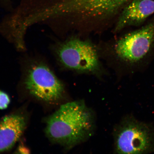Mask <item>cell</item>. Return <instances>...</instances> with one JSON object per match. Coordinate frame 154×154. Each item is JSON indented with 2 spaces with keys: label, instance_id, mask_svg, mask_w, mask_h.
<instances>
[{
  "label": "cell",
  "instance_id": "1",
  "mask_svg": "<svg viewBox=\"0 0 154 154\" xmlns=\"http://www.w3.org/2000/svg\"><path fill=\"white\" fill-rule=\"evenodd\" d=\"M92 112L82 101L61 105L48 119L46 133L52 141L67 149L88 140L94 129Z\"/></svg>",
  "mask_w": 154,
  "mask_h": 154
},
{
  "label": "cell",
  "instance_id": "2",
  "mask_svg": "<svg viewBox=\"0 0 154 154\" xmlns=\"http://www.w3.org/2000/svg\"><path fill=\"white\" fill-rule=\"evenodd\" d=\"M48 18L61 15L103 18L122 10L132 0H47Z\"/></svg>",
  "mask_w": 154,
  "mask_h": 154
},
{
  "label": "cell",
  "instance_id": "3",
  "mask_svg": "<svg viewBox=\"0 0 154 154\" xmlns=\"http://www.w3.org/2000/svg\"><path fill=\"white\" fill-rule=\"evenodd\" d=\"M116 151L120 154H143L154 151V132L151 126L130 117L123 121L115 136Z\"/></svg>",
  "mask_w": 154,
  "mask_h": 154
},
{
  "label": "cell",
  "instance_id": "4",
  "mask_svg": "<svg viewBox=\"0 0 154 154\" xmlns=\"http://www.w3.org/2000/svg\"><path fill=\"white\" fill-rule=\"evenodd\" d=\"M57 53L61 64L67 68L88 73H95L100 70L97 50L88 41L71 38L59 46Z\"/></svg>",
  "mask_w": 154,
  "mask_h": 154
},
{
  "label": "cell",
  "instance_id": "5",
  "mask_svg": "<svg viewBox=\"0 0 154 154\" xmlns=\"http://www.w3.org/2000/svg\"><path fill=\"white\" fill-rule=\"evenodd\" d=\"M28 71L25 86L30 94L40 100L53 103L62 97L64 87L45 65L36 63Z\"/></svg>",
  "mask_w": 154,
  "mask_h": 154
},
{
  "label": "cell",
  "instance_id": "6",
  "mask_svg": "<svg viewBox=\"0 0 154 154\" xmlns=\"http://www.w3.org/2000/svg\"><path fill=\"white\" fill-rule=\"evenodd\" d=\"M154 45V20L139 29L125 35L116 43L115 53L126 62H139Z\"/></svg>",
  "mask_w": 154,
  "mask_h": 154
},
{
  "label": "cell",
  "instance_id": "7",
  "mask_svg": "<svg viewBox=\"0 0 154 154\" xmlns=\"http://www.w3.org/2000/svg\"><path fill=\"white\" fill-rule=\"evenodd\" d=\"M153 14L154 0H132L122 9L115 32L127 26H139Z\"/></svg>",
  "mask_w": 154,
  "mask_h": 154
},
{
  "label": "cell",
  "instance_id": "8",
  "mask_svg": "<svg viewBox=\"0 0 154 154\" xmlns=\"http://www.w3.org/2000/svg\"><path fill=\"white\" fill-rule=\"evenodd\" d=\"M23 116L17 114L6 116L0 121V153L12 148L20 139L26 127Z\"/></svg>",
  "mask_w": 154,
  "mask_h": 154
},
{
  "label": "cell",
  "instance_id": "9",
  "mask_svg": "<svg viewBox=\"0 0 154 154\" xmlns=\"http://www.w3.org/2000/svg\"><path fill=\"white\" fill-rule=\"evenodd\" d=\"M10 101L8 95L5 92L0 90V109H7Z\"/></svg>",
  "mask_w": 154,
  "mask_h": 154
},
{
  "label": "cell",
  "instance_id": "10",
  "mask_svg": "<svg viewBox=\"0 0 154 154\" xmlns=\"http://www.w3.org/2000/svg\"><path fill=\"white\" fill-rule=\"evenodd\" d=\"M18 151L19 153H30V151L26 147L23 146H20L18 148Z\"/></svg>",
  "mask_w": 154,
  "mask_h": 154
}]
</instances>
